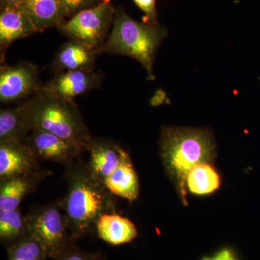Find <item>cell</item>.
Returning <instances> with one entry per match:
<instances>
[{
    "mask_svg": "<svg viewBox=\"0 0 260 260\" xmlns=\"http://www.w3.org/2000/svg\"><path fill=\"white\" fill-rule=\"evenodd\" d=\"M167 34V29L158 23L137 21L124 8L118 7L112 30L98 54L106 52L133 58L146 70L147 78L153 80L155 54Z\"/></svg>",
    "mask_w": 260,
    "mask_h": 260,
    "instance_id": "7a4b0ae2",
    "label": "cell"
},
{
    "mask_svg": "<svg viewBox=\"0 0 260 260\" xmlns=\"http://www.w3.org/2000/svg\"><path fill=\"white\" fill-rule=\"evenodd\" d=\"M48 173L40 171L0 181V210H15Z\"/></svg>",
    "mask_w": 260,
    "mask_h": 260,
    "instance_id": "2e32d148",
    "label": "cell"
},
{
    "mask_svg": "<svg viewBox=\"0 0 260 260\" xmlns=\"http://www.w3.org/2000/svg\"><path fill=\"white\" fill-rule=\"evenodd\" d=\"M68 189L61 205L72 240L95 229L102 214L114 212L112 194L89 172L77 166L68 173Z\"/></svg>",
    "mask_w": 260,
    "mask_h": 260,
    "instance_id": "6da1fadb",
    "label": "cell"
},
{
    "mask_svg": "<svg viewBox=\"0 0 260 260\" xmlns=\"http://www.w3.org/2000/svg\"><path fill=\"white\" fill-rule=\"evenodd\" d=\"M102 0H61L63 14L65 19H70L83 10L93 8Z\"/></svg>",
    "mask_w": 260,
    "mask_h": 260,
    "instance_id": "7402d4cb",
    "label": "cell"
},
{
    "mask_svg": "<svg viewBox=\"0 0 260 260\" xmlns=\"http://www.w3.org/2000/svg\"><path fill=\"white\" fill-rule=\"evenodd\" d=\"M47 131L81 147L92 138L75 102L61 100L38 93L32 114V129Z\"/></svg>",
    "mask_w": 260,
    "mask_h": 260,
    "instance_id": "277c9868",
    "label": "cell"
},
{
    "mask_svg": "<svg viewBox=\"0 0 260 260\" xmlns=\"http://www.w3.org/2000/svg\"><path fill=\"white\" fill-rule=\"evenodd\" d=\"M86 150L90 153L86 165L89 172L103 184L119 167L126 153L119 145L107 140L91 139Z\"/></svg>",
    "mask_w": 260,
    "mask_h": 260,
    "instance_id": "7c38bea8",
    "label": "cell"
},
{
    "mask_svg": "<svg viewBox=\"0 0 260 260\" xmlns=\"http://www.w3.org/2000/svg\"><path fill=\"white\" fill-rule=\"evenodd\" d=\"M25 143L29 145L37 158L51 160L69 165L78 158L83 149L47 131L34 129L27 137Z\"/></svg>",
    "mask_w": 260,
    "mask_h": 260,
    "instance_id": "9c48e42d",
    "label": "cell"
},
{
    "mask_svg": "<svg viewBox=\"0 0 260 260\" xmlns=\"http://www.w3.org/2000/svg\"><path fill=\"white\" fill-rule=\"evenodd\" d=\"M185 183L191 192L206 194L216 190L220 178L209 164H201L191 169L186 175Z\"/></svg>",
    "mask_w": 260,
    "mask_h": 260,
    "instance_id": "ffe728a7",
    "label": "cell"
},
{
    "mask_svg": "<svg viewBox=\"0 0 260 260\" xmlns=\"http://www.w3.org/2000/svg\"><path fill=\"white\" fill-rule=\"evenodd\" d=\"M37 65L21 61L0 70V102L12 104L40 92L42 87Z\"/></svg>",
    "mask_w": 260,
    "mask_h": 260,
    "instance_id": "52a82bcc",
    "label": "cell"
},
{
    "mask_svg": "<svg viewBox=\"0 0 260 260\" xmlns=\"http://www.w3.org/2000/svg\"><path fill=\"white\" fill-rule=\"evenodd\" d=\"M24 0H0V9L21 6Z\"/></svg>",
    "mask_w": 260,
    "mask_h": 260,
    "instance_id": "484cf974",
    "label": "cell"
},
{
    "mask_svg": "<svg viewBox=\"0 0 260 260\" xmlns=\"http://www.w3.org/2000/svg\"><path fill=\"white\" fill-rule=\"evenodd\" d=\"M28 236L26 220L20 210H0V239L10 246Z\"/></svg>",
    "mask_w": 260,
    "mask_h": 260,
    "instance_id": "d6986e66",
    "label": "cell"
},
{
    "mask_svg": "<svg viewBox=\"0 0 260 260\" xmlns=\"http://www.w3.org/2000/svg\"><path fill=\"white\" fill-rule=\"evenodd\" d=\"M35 25L23 7L1 10L0 13V53L1 63L8 47L15 41L37 32Z\"/></svg>",
    "mask_w": 260,
    "mask_h": 260,
    "instance_id": "4fadbf2b",
    "label": "cell"
},
{
    "mask_svg": "<svg viewBox=\"0 0 260 260\" xmlns=\"http://www.w3.org/2000/svg\"><path fill=\"white\" fill-rule=\"evenodd\" d=\"M115 10L111 0H102L93 8L83 10L64 20L57 28L65 37L80 43L98 54L110 34Z\"/></svg>",
    "mask_w": 260,
    "mask_h": 260,
    "instance_id": "5b68a950",
    "label": "cell"
},
{
    "mask_svg": "<svg viewBox=\"0 0 260 260\" xmlns=\"http://www.w3.org/2000/svg\"><path fill=\"white\" fill-rule=\"evenodd\" d=\"M44 248L37 239L27 236L8 247V260H47Z\"/></svg>",
    "mask_w": 260,
    "mask_h": 260,
    "instance_id": "44dd1931",
    "label": "cell"
},
{
    "mask_svg": "<svg viewBox=\"0 0 260 260\" xmlns=\"http://www.w3.org/2000/svg\"><path fill=\"white\" fill-rule=\"evenodd\" d=\"M98 237L111 245L127 244L138 237L135 224L114 212L102 214L95 226Z\"/></svg>",
    "mask_w": 260,
    "mask_h": 260,
    "instance_id": "9a60e30c",
    "label": "cell"
},
{
    "mask_svg": "<svg viewBox=\"0 0 260 260\" xmlns=\"http://www.w3.org/2000/svg\"><path fill=\"white\" fill-rule=\"evenodd\" d=\"M104 185L113 195L133 201L139 195V181L126 153L119 167L105 179Z\"/></svg>",
    "mask_w": 260,
    "mask_h": 260,
    "instance_id": "e0dca14e",
    "label": "cell"
},
{
    "mask_svg": "<svg viewBox=\"0 0 260 260\" xmlns=\"http://www.w3.org/2000/svg\"><path fill=\"white\" fill-rule=\"evenodd\" d=\"M37 171V155L25 140L0 142V181Z\"/></svg>",
    "mask_w": 260,
    "mask_h": 260,
    "instance_id": "30bf717a",
    "label": "cell"
},
{
    "mask_svg": "<svg viewBox=\"0 0 260 260\" xmlns=\"http://www.w3.org/2000/svg\"><path fill=\"white\" fill-rule=\"evenodd\" d=\"M135 4L145 13L143 21L150 23H158L156 0H133Z\"/></svg>",
    "mask_w": 260,
    "mask_h": 260,
    "instance_id": "cb8c5ba5",
    "label": "cell"
},
{
    "mask_svg": "<svg viewBox=\"0 0 260 260\" xmlns=\"http://www.w3.org/2000/svg\"><path fill=\"white\" fill-rule=\"evenodd\" d=\"M160 149L167 174L183 190L189 171L199 164L212 161L215 155L213 136L205 129L164 126Z\"/></svg>",
    "mask_w": 260,
    "mask_h": 260,
    "instance_id": "3957f363",
    "label": "cell"
},
{
    "mask_svg": "<svg viewBox=\"0 0 260 260\" xmlns=\"http://www.w3.org/2000/svg\"><path fill=\"white\" fill-rule=\"evenodd\" d=\"M37 32L56 27L64 21L61 0H24L21 5Z\"/></svg>",
    "mask_w": 260,
    "mask_h": 260,
    "instance_id": "ac0fdd59",
    "label": "cell"
},
{
    "mask_svg": "<svg viewBox=\"0 0 260 260\" xmlns=\"http://www.w3.org/2000/svg\"><path fill=\"white\" fill-rule=\"evenodd\" d=\"M95 51L80 43L70 39L56 53L52 62V69L56 73L74 70H95Z\"/></svg>",
    "mask_w": 260,
    "mask_h": 260,
    "instance_id": "5bb4252c",
    "label": "cell"
},
{
    "mask_svg": "<svg viewBox=\"0 0 260 260\" xmlns=\"http://www.w3.org/2000/svg\"><path fill=\"white\" fill-rule=\"evenodd\" d=\"M102 80V73H97L95 70L60 72L43 85L39 93L74 102L75 98L100 88Z\"/></svg>",
    "mask_w": 260,
    "mask_h": 260,
    "instance_id": "ba28073f",
    "label": "cell"
},
{
    "mask_svg": "<svg viewBox=\"0 0 260 260\" xmlns=\"http://www.w3.org/2000/svg\"><path fill=\"white\" fill-rule=\"evenodd\" d=\"M204 260H237L234 254L229 250L220 251L216 255L211 258H206Z\"/></svg>",
    "mask_w": 260,
    "mask_h": 260,
    "instance_id": "d4e9b609",
    "label": "cell"
},
{
    "mask_svg": "<svg viewBox=\"0 0 260 260\" xmlns=\"http://www.w3.org/2000/svg\"><path fill=\"white\" fill-rule=\"evenodd\" d=\"M29 236L40 243L48 258L56 259L73 242L61 203H51L25 217Z\"/></svg>",
    "mask_w": 260,
    "mask_h": 260,
    "instance_id": "8992f818",
    "label": "cell"
},
{
    "mask_svg": "<svg viewBox=\"0 0 260 260\" xmlns=\"http://www.w3.org/2000/svg\"><path fill=\"white\" fill-rule=\"evenodd\" d=\"M38 93L13 108L0 110V142L24 141L32 130V114Z\"/></svg>",
    "mask_w": 260,
    "mask_h": 260,
    "instance_id": "8fae6325",
    "label": "cell"
},
{
    "mask_svg": "<svg viewBox=\"0 0 260 260\" xmlns=\"http://www.w3.org/2000/svg\"><path fill=\"white\" fill-rule=\"evenodd\" d=\"M54 260H106L101 252H90L82 250L79 248L70 244L68 249L59 257Z\"/></svg>",
    "mask_w": 260,
    "mask_h": 260,
    "instance_id": "603a6c76",
    "label": "cell"
}]
</instances>
